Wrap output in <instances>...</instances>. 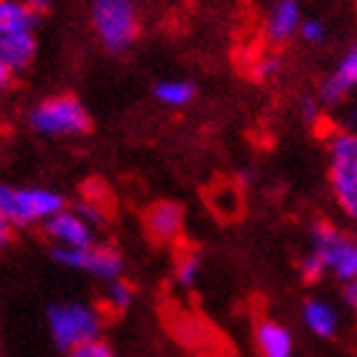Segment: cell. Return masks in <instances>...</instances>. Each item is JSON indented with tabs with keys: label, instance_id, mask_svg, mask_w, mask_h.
<instances>
[{
	"label": "cell",
	"instance_id": "7402d4cb",
	"mask_svg": "<svg viewBox=\"0 0 357 357\" xmlns=\"http://www.w3.org/2000/svg\"><path fill=\"white\" fill-rule=\"evenodd\" d=\"M298 31H301V38H304L306 44H321V41L327 38V29H324V23H319V21L301 23Z\"/></svg>",
	"mask_w": 357,
	"mask_h": 357
},
{
	"label": "cell",
	"instance_id": "52a82bcc",
	"mask_svg": "<svg viewBox=\"0 0 357 357\" xmlns=\"http://www.w3.org/2000/svg\"><path fill=\"white\" fill-rule=\"evenodd\" d=\"M44 230L54 248H89L97 243L95 225L87 222L75 207H64L54 217H49L44 222Z\"/></svg>",
	"mask_w": 357,
	"mask_h": 357
},
{
	"label": "cell",
	"instance_id": "d4e9b609",
	"mask_svg": "<svg viewBox=\"0 0 357 357\" xmlns=\"http://www.w3.org/2000/svg\"><path fill=\"white\" fill-rule=\"evenodd\" d=\"M342 301L347 304V309H350V312L357 314V278L342 283Z\"/></svg>",
	"mask_w": 357,
	"mask_h": 357
},
{
	"label": "cell",
	"instance_id": "484cf974",
	"mask_svg": "<svg viewBox=\"0 0 357 357\" xmlns=\"http://www.w3.org/2000/svg\"><path fill=\"white\" fill-rule=\"evenodd\" d=\"M10 243H13V227H10V222H8L6 217L0 215V253H3Z\"/></svg>",
	"mask_w": 357,
	"mask_h": 357
},
{
	"label": "cell",
	"instance_id": "277c9868",
	"mask_svg": "<svg viewBox=\"0 0 357 357\" xmlns=\"http://www.w3.org/2000/svg\"><path fill=\"white\" fill-rule=\"evenodd\" d=\"M29 128L44 138H77L92 128V120L75 95H49L29 110Z\"/></svg>",
	"mask_w": 357,
	"mask_h": 357
},
{
	"label": "cell",
	"instance_id": "e0dca14e",
	"mask_svg": "<svg viewBox=\"0 0 357 357\" xmlns=\"http://www.w3.org/2000/svg\"><path fill=\"white\" fill-rule=\"evenodd\" d=\"M102 298H105V306H107L110 312L123 314L133 306L135 289L128 281H123V278H115V281L105 283V296Z\"/></svg>",
	"mask_w": 357,
	"mask_h": 357
},
{
	"label": "cell",
	"instance_id": "8992f818",
	"mask_svg": "<svg viewBox=\"0 0 357 357\" xmlns=\"http://www.w3.org/2000/svg\"><path fill=\"white\" fill-rule=\"evenodd\" d=\"M52 258L69 271H79L105 283L123 278V268H126L123 255L115 248L97 245V243L89 248H52Z\"/></svg>",
	"mask_w": 357,
	"mask_h": 357
},
{
	"label": "cell",
	"instance_id": "3957f363",
	"mask_svg": "<svg viewBox=\"0 0 357 357\" xmlns=\"http://www.w3.org/2000/svg\"><path fill=\"white\" fill-rule=\"evenodd\" d=\"M67 207V199L49 186H13L0 181V215L10 227H33L44 225L59 209Z\"/></svg>",
	"mask_w": 357,
	"mask_h": 357
},
{
	"label": "cell",
	"instance_id": "83f0119b",
	"mask_svg": "<svg viewBox=\"0 0 357 357\" xmlns=\"http://www.w3.org/2000/svg\"><path fill=\"white\" fill-rule=\"evenodd\" d=\"M23 6L31 8L33 13H41V10H46V8L52 6V0H21Z\"/></svg>",
	"mask_w": 357,
	"mask_h": 357
},
{
	"label": "cell",
	"instance_id": "6da1fadb",
	"mask_svg": "<svg viewBox=\"0 0 357 357\" xmlns=\"http://www.w3.org/2000/svg\"><path fill=\"white\" fill-rule=\"evenodd\" d=\"M46 327H49V337L56 344V350L69 352L79 344L100 340L105 317L89 301H59V304L49 306Z\"/></svg>",
	"mask_w": 357,
	"mask_h": 357
},
{
	"label": "cell",
	"instance_id": "5bb4252c",
	"mask_svg": "<svg viewBox=\"0 0 357 357\" xmlns=\"http://www.w3.org/2000/svg\"><path fill=\"white\" fill-rule=\"evenodd\" d=\"M301 319H304L306 329L319 340H332L340 329V314L324 298H309L301 309Z\"/></svg>",
	"mask_w": 357,
	"mask_h": 357
},
{
	"label": "cell",
	"instance_id": "9c48e42d",
	"mask_svg": "<svg viewBox=\"0 0 357 357\" xmlns=\"http://www.w3.org/2000/svg\"><path fill=\"white\" fill-rule=\"evenodd\" d=\"M146 232L158 243H172L184 230V207L172 199H161L151 204L143 217Z\"/></svg>",
	"mask_w": 357,
	"mask_h": 357
},
{
	"label": "cell",
	"instance_id": "9a60e30c",
	"mask_svg": "<svg viewBox=\"0 0 357 357\" xmlns=\"http://www.w3.org/2000/svg\"><path fill=\"white\" fill-rule=\"evenodd\" d=\"M36 29V13L26 8L21 0H0V38L18 31Z\"/></svg>",
	"mask_w": 357,
	"mask_h": 357
},
{
	"label": "cell",
	"instance_id": "7c38bea8",
	"mask_svg": "<svg viewBox=\"0 0 357 357\" xmlns=\"http://www.w3.org/2000/svg\"><path fill=\"white\" fill-rule=\"evenodd\" d=\"M36 54H38L36 29L33 31H18V33H10V36L0 38V56H3V61L10 67L13 75L26 72V69L33 64Z\"/></svg>",
	"mask_w": 357,
	"mask_h": 357
},
{
	"label": "cell",
	"instance_id": "cb8c5ba5",
	"mask_svg": "<svg viewBox=\"0 0 357 357\" xmlns=\"http://www.w3.org/2000/svg\"><path fill=\"white\" fill-rule=\"evenodd\" d=\"M298 112H301V120H306V123H319L321 120V105L317 100H312V97L301 100Z\"/></svg>",
	"mask_w": 357,
	"mask_h": 357
},
{
	"label": "cell",
	"instance_id": "ba28073f",
	"mask_svg": "<svg viewBox=\"0 0 357 357\" xmlns=\"http://www.w3.org/2000/svg\"><path fill=\"white\" fill-rule=\"evenodd\" d=\"M329 181L332 192L357 186V133L340 130L329 138Z\"/></svg>",
	"mask_w": 357,
	"mask_h": 357
},
{
	"label": "cell",
	"instance_id": "30bf717a",
	"mask_svg": "<svg viewBox=\"0 0 357 357\" xmlns=\"http://www.w3.org/2000/svg\"><path fill=\"white\" fill-rule=\"evenodd\" d=\"M301 8L298 0H273L266 15V36L271 44H286L298 33Z\"/></svg>",
	"mask_w": 357,
	"mask_h": 357
},
{
	"label": "cell",
	"instance_id": "4316f807",
	"mask_svg": "<svg viewBox=\"0 0 357 357\" xmlns=\"http://www.w3.org/2000/svg\"><path fill=\"white\" fill-rule=\"evenodd\" d=\"M10 82H13V72H10V67H8L6 61H3V56H0V95L10 87Z\"/></svg>",
	"mask_w": 357,
	"mask_h": 357
},
{
	"label": "cell",
	"instance_id": "ffe728a7",
	"mask_svg": "<svg viewBox=\"0 0 357 357\" xmlns=\"http://www.w3.org/2000/svg\"><path fill=\"white\" fill-rule=\"evenodd\" d=\"M64 355L67 357H118L115 350L105 342L102 337H100V340H92V342H87V344H79V347L64 352Z\"/></svg>",
	"mask_w": 357,
	"mask_h": 357
},
{
	"label": "cell",
	"instance_id": "7a4b0ae2",
	"mask_svg": "<svg viewBox=\"0 0 357 357\" xmlns=\"http://www.w3.org/2000/svg\"><path fill=\"white\" fill-rule=\"evenodd\" d=\"M89 26L105 52L126 54L141 33L135 0H89Z\"/></svg>",
	"mask_w": 357,
	"mask_h": 357
},
{
	"label": "cell",
	"instance_id": "d6986e66",
	"mask_svg": "<svg viewBox=\"0 0 357 357\" xmlns=\"http://www.w3.org/2000/svg\"><path fill=\"white\" fill-rule=\"evenodd\" d=\"M298 273H301V278H304L306 283H317L327 275V268H324V263L319 261L317 253H306L304 258H301V263H298Z\"/></svg>",
	"mask_w": 357,
	"mask_h": 357
},
{
	"label": "cell",
	"instance_id": "f1b7e54d",
	"mask_svg": "<svg viewBox=\"0 0 357 357\" xmlns=\"http://www.w3.org/2000/svg\"><path fill=\"white\" fill-rule=\"evenodd\" d=\"M355 118H357V112H355Z\"/></svg>",
	"mask_w": 357,
	"mask_h": 357
},
{
	"label": "cell",
	"instance_id": "5b68a950",
	"mask_svg": "<svg viewBox=\"0 0 357 357\" xmlns=\"http://www.w3.org/2000/svg\"><path fill=\"white\" fill-rule=\"evenodd\" d=\"M312 253L319 255L327 273L337 281H352L357 278V238L342 232L329 222H317L312 230Z\"/></svg>",
	"mask_w": 357,
	"mask_h": 357
},
{
	"label": "cell",
	"instance_id": "8fae6325",
	"mask_svg": "<svg viewBox=\"0 0 357 357\" xmlns=\"http://www.w3.org/2000/svg\"><path fill=\"white\" fill-rule=\"evenodd\" d=\"M255 350L261 357H294V335L275 319H261L253 329Z\"/></svg>",
	"mask_w": 357,
	"mask_h": 357
},
{
	"label": "cell",
	"instance_id": "ac0fdd59",
	"mask_svg": "<svg viewBox=\"0 0 357 357\" xmlns=\"http://www.w3.org/2000/svg\"><path fill=\"white\" fill-rule=\"evenodd\" d=\"M174 275H176V283L181 286V289H194L197 281H199V275H202L199 255L197 253L181 255V258L176 261V271H174Z\"/></svg>",
	"mask_w": 357,
	"mask_h": 357
},
{
	"label": "cell",
	"instance_id": "603a6c76",
	"mask_svg": "<svg viewBox=\"0 0 357 357\" xmlns=\"http://www.w3.org/2000/svg\"><path fill=\"white\" fill-rule=\"evenodd\" d=\"M337 202H340V207H342L344 215L350 217L352 222L357 225V186L355 189H350V192L337 194Z\"/></svg>",
	"mask_w": 357,
	"mask_h": 357
},
{
	"label": "cell",
	"instance_id": "44dd1931",
	"mask_svg": "<svg viewBox=\"0 0 357 357\" xmlns=\"http://www.w3.org/2000/svg\"><path fill=\"white\" fill-rule=\"evenodd\" d=\"M278 72H281V59H278L275 54H263V56H258V59H255V67H253L255 79L266 82V79L275 77Z\"/></svg>",
	"mask_w": 357,
	"mask_h": 357
},
{
	"label": "cell",
	"instance_id": "2e32d148",
	"mask_svg": "<svg viewBox=\"0 0 357 357\" xmlns=\"http://www.w3.org/2000/svg\"><path fill=\"white\" fill-rule=\"evenodd\" d=\"M153 95L156 100L164 107H186V105L194 102V97H197V87H194L189 79H164V82H158L153 87Z\"/></svg>",
	"mask_w": 357,
	"mask_h": 357
},
{
	"label": "cell",
	"instance_id": "4fadbf2b",
	"mask_svg": "<svg viewBox=\"0 0 357 357\" xmlns=\"http://www.w3.org/2000/svg\"><path fill=\"white\" fill-rule=\"evenodd\" d=\"M355 87H357V46L344 54L335 72L324 79V84L319 87V97H321V102L335 105Z\"/></svg>",
	"mask_w": 357,
	"mask_h": 357
}]
</instances>
